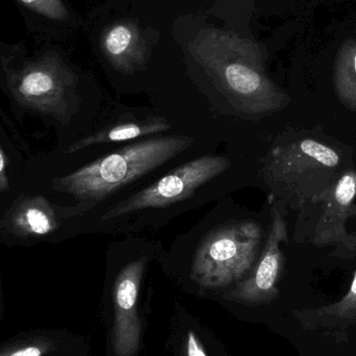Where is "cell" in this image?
Listing matches in <instances>:
<instances>
[{"label":"cell","mask_w":356,"mask_h":356,"mask_svg":"<svg viewBox=\"0 0 356 356\" xmlns=\"http://www.w3.org/2000/svg\"><path fill=\"white\" fill-rule=\"evenodd\" d=\"M188 51L238 112L265 116L284 110L291 98L268 76L265 56L254 42L232 31H199Z\"/></svg>","instance_id":"6da1fadb"},{"label":"cell","mask_w":356,"mask_h":356,"mask_svg":"<svg viewBox=\"0 0 356 356\" xmlns=\"http://www.w3.org/2000/svg\"><path fill=\"white\" fill-rule=\"evenodd\" d=\"M194 143L188 136H158L129 144L60 178L54 188L98 204L127 184L156 171Z\"/></svg>","instance_id":"7a4b0ae2"},{"label":"cell","mask_w":356,"mask_h":356,"mask_svg":"<svg viewBox=\"0 0 356 356\" xmlns=\"http://www.w3.org/2000/svg\"><path fill=\"white\" fill-rule=\"evenodd\" d=\"M26 45L0 41V70L8 89L24 106L63 116L76 87V74L45 42L33 49Z\"/></svg>","instance_id":"3957f363"},{"label":"cell","mask_w":356,"mask_h":356,"mask_svg":"<svg viewBox=\"0 0 356 356\" xmlns=\"http://www.w3.org/2000/svg\"><path fill=\"white\" fill-rule=\"evenodd\" d=\"M343 164L338 150L307 138L273 148L264 177L276 197L300 211L337 181L345 171Z\"/></svg>","instance_id":"277c9868"},{"label":"cell","mask_w":356,"mask_h":356,"mask_svg":"<svg viewBox=\"0 0 356 356\" xmlns=\"http://www.w3.org/2000/svg\"><path fill=\"white\" fill-rule=\"evenodd\" d=\"M263 230L254 221L227 224L207 234L195 254L191 277L207 289L242 280L259 259Z\"/></svg>","instance_id":"5b68a950"},{"label":"cell","mask_w":356,"mask_h":356,"mask_svg":"<svg viewBox=\"0 0 356 356\" xmlns=\"http://www.w3.org/2000/svg\"><path fill=\"white\" fill-rule=\"evenodd\" d=\"M356 170L348 168L323 194L301 209L298 224H307V241L317 247H334V257H356V232L347 222L356 218Z\"/></svg>","instance_id":"8992f818"},{"label":"cell","mask_w":356,"mask_h":356,"mask_svg":"<svg viewBox=\"0 0 356 356\" xmlns=\"http://www.w3.org/2000/svg\"><path fill=\"white\" fill-rule=\"evenodd\" d=\"M229 167V160L224 156L207 154L195 159L117 203L102 216V220H113L143 209L175 204L192 196L200 186L226 172Z\"/></svg>","instance_id":"52a82bcc"},{"label":"cell","mask_w":356,"mask_h":356,"mask_svg":"<svg viewBox=\"0 0 356 356\" xmlns=\"http://www.w3.org/2000/svg\"><path fill=\"white\" fill-rule=\"evenodd\" d=\"M146 264L145 257L131 261L123 268L115 282L113 347L116 356H134L140 347L141 321L137 301Z\"/></svg>","instance_id":"ba28073f"},{"label":"cell","mask_w":356,"mask_h":356,"mask_svg":"<svg viewBox=\"0 0 356 356\" xmlns=\"http://www.w3.org/2000/svg\"><path fill=\"white\" fill-rule=\"evenodd\" d=\"M288 238L286 219L277 207H273L269 234L259 261L248 280L232 293L234 298L261 303L272 300L278 294L276 284L284 266L282 245L288 242Z\"/></svg>","instance_id":"9c48e42d"},{"label":"cell","mask_w":356,"mask_h":356,"mask_svg":"<svg viewBox=\"0 0 356 356\" xmlns=\"http://www.w3.org/2000/svg\"><path fill=\"white\" fill-rule=\"evenodd\" d=\"M102 46L111 64L121 72L133 73L145 63V45L131 23L113 25L102 37Z\"/></svg>","instance_id":"30bf717a"},{"label":"cell","mask_w":356,"mask_h":356,"mask_svg":"<svg viewBox=\"0 0 356 356\" xmlns=\"http://www.w3.org/2000/svg\"><path fill=\"white\" fill-rule=\"evenodd\" d=\"M172 125L165 117H148L144 119L121 120L108 125L97 133L83 138L69 146L67 152L75 154L79 150L102 144L119 143L147 136L159 135L171 129Z\"/></svg>","instance_id":"8fae6325"},{"label":"cell","mask_w":356,"mask_h":356,"mask_svg":"<svg viewBox=\"0 0 356 356\" xmlns=\"http://www.w3.org/2000/svg\"><path fill=\"white\" fill-rule=\"evenodd\" d=\"M12 225L19 236H42L58 228V219L50 203L38 196L23 201L12 217Z\"/></svg>","instance_id":"7c38bea8"},{"label":"cell","mask_w":356,"mask_h":356,"mask_svg":"<svg viewBox=\"0 0 356 356\" xmlns=\"http://www.w3.org/2000/svg\"><path fill=\"white\" fill-rule=\"evenodd\" d=\"M31 31L45 35L49 25L65 24L70 12L64 0H15Z\"/></svg>","instance_id":"4fadbf2b"},{"label":"cell","mask_w":356,"mask_h":356,"mask_svg":"<svg viewBox=\"0 0 356 356\" xmlns=\"http://www.w3.org/2000/svg\"><path fill=\"white\" fill-rule=\"evenodd\" d=\"M334 90L347 110L356 111V40L350 39L339 51L334 66Z\"/></svg>","instance_id":"5bb4252c"},{"label":"cell","mask_w":356,"mask_h":356,"mask_svg":"<svg viewBox=\"0 0 356 356\" xmlns=\"http://www.w3.org/2000/svg\"><path fill=\"white\" fill-rule=\"evenodd\" d=\"M316 316L319 318L332 320L334 323L356 321V271L353 275L350 289L346 295L338 302L315 309Z\"/></svg>","instance_id":"9a60e30c"},{"label":"cell","mask_w":356,"mask_h":356,"mask_svg":"<svg viewBox=\"0 0 356 356\" xmlns=\"http://www.w3.org/2000/svg\"><path fill=\"white\" fill-rule=\"evenodd\" d=\"M54 348L56 345L52 340L43 337L10 345L0 350V356H45Z\"/></svg>","instance_id":"2e32d148"},{"label":"cell","mask_w":356,"mask_h":356,"mask_svg":"<svg viewBox=\"0 0 356 356\" xmlns=\"http://www.w3.org/2000/svg\"><path fill=\"white\" fill-rule=\"evenodd\" d=\"M186 353L188 356H207L204 348L193 332H188V339H186Z\"/></svg>","instance_id":"e0dca14e"},{"label":"cell","mask_w":356,"mask_h":356,"mask_svg":"<svg viewBox=\"0 0 356 356\" xmlns=\"http://www.w3.org/2000/svg\"><path fill=\"white\" fill-rule=\"evenodd\" d=\"M8 178L6 175V161L2 152L1 146H0V192L8 190Z\"/></svg>","instance_id":"ac0fdd59"}]
</instances>
